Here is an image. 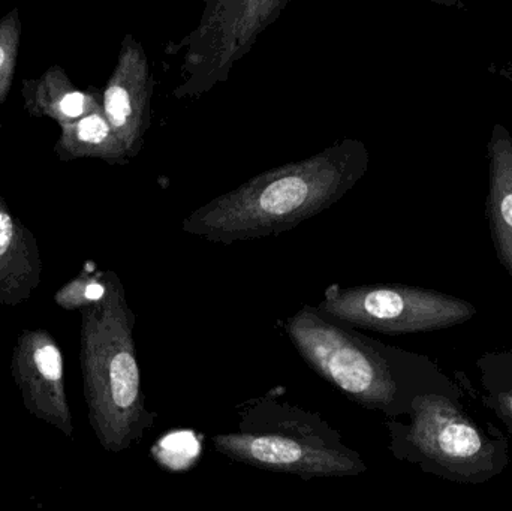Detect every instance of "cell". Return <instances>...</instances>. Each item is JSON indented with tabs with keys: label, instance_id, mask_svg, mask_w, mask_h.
<instances>
[{
	"label": "cell",
	"instance_id": "obj_1",
	"mask_svg": "<svg viewBox=\"0 0 512 511\" xmlns=\"http://www.w3.org/2000/svg\"><path fill=\"white\" fill-rule=\"evenodd\" d=\"M367 168L369 150L363 141H337L213 198L186 216L182 231L221 245L286 233L339 203Z\"/></svg>",
	"mask_w": 512,
	"mask_h": 511
},
{
	"label": "cell",
	"instance_id": "obj_2",
	"mask_svg": "<svg viewBox=\"0 0 512 511\" xmlns=\"http://www.w3.org/2000/svg\"><path fill=\"white\" fill-rule=\"evenodd\" d=\"M280 389L246 405L239 426L212 438L216 452L240 464L303 480L366 473L357 450L318 413L289 404Z\"/></svg>",
	"mask_w": 512,
	"mask_h": 511
},
{
	"label": "cell",
	"instance_id": "obj_3",
	"mask_svg": "<svg viewBox=\"0 0 512 511\" xmlns=\"http://www.w3.org/2000/svg\"><path fill=\"white\" fill-rule=\"evenodd\" d=\"M134 323V315L117 300L93 327L81 359L90 425L101 446L111 453L140 443L158 419L146 407L132 336Z\"/></svg>",
	"mask_w": 512,
	"mask_h": 511
},
{
	"label": "cell",
	"instance_id": "obj_4",
	"mask_svg": "<svg viewBox=\"0 0 512 511\" xmlns=\"http://www.w3.org/2000/svg\"><path fill=\"white\" fill-rule=\"evenodd\" d=\"M285 332L301 359L352 402L384 413L399 404L400 383L390 348L303 306L288 318Z\"/></svg>",
	"mask_w": 512,
	"mask_h": 511
},
{
	"label": "cell",
	"instance_id": "obj_5",
	"mask_svg": "<svg viewBox=\"0 0 512 511\" xmlns=\"http://www.w3.org/2000/svg\"><path fill=\"white\" fill-rule=\"evenodd\" d=\"M289 0L207 2L197 29L174 50H185L176 98H197L230 78L233 66L249 53L262 32L277 20Z\"/></svg>",
	"mask_w": 512,
	"mask_h": 511
},
{
	"label": "cell",
	"instance_id": "obj_6",
	"mask_svg": "<svg viewBox=\"0 0 512 511\" xmlns=\"http://www.w3.org/2000/svg\"><path fill=\"white\" fill-rule=\"evenodd\" d=\"M316 309L346 326L385 335L447 329L477 312L465 300L406 285H330Z\"/></svg>",
	"mask_w": 512,
	"mask_h": 511
},
{
	"label": "cell",
	"instance_id": "obj_7",
	"mask_svg": "<svg viewBox=\"0 0 512 511\" xmlns=\"http://www.w3.org/2000/svg\"><path fill=\"white\" fill-rule=\"evenodd\" d=\"M412 423L403 438L415 452L433 461L463 464L483 452L480 432L436 396H415Z\"/></svg>",
	"mask_w": 512,
	"mask_h": 511
},
{
	"label": "cell",
	"instance_id": "obj_8",
	"mask_svg": "<svg viewBox=\"0 0 512 511\" xmlns=\"http://www.w3.org/2000/svg\"><path fill=\"white\" fill-rule=\"evenodd\" d=\"M24 407L32 416L72 437L71 410L65 393L62 353L51 342L36 345L29 356L18 357L12 369Z\"/></svg>",
	"mask_w": 512,
	"mask_h": 511
},
{
	"label": "cell",
	"instance_id": "obj_9",
	"mask_svg": "<svg viewBox=\"0 0 512 511\" xmlns=\"http://www.w3.org/2000/svg\"><path fill=\"white\" fill-rule=\"evenodd\" d=\"M129 62V83L119 81L108 87L105 92V111L110 126L128 135L131 146L149 126L153 75L149 69V60L140 45L129 50Z\"/></svg>",
	"mask_w": 512,
	"mask_h": 511
},
{
	"label": "cell",
	"instance_id": "obj_10",
	"mask_svg": "<svg viewBox=\"0 0 512 511\" xmlns=\"http://www.w3.org/2000/svg\"><path fill=\"white\" fill-rule=\"evenodd\" d=\"M490 230L499 261L512 279V138L504 126L496 125L489 143Z\"/></svg>",
	"mask_w": 512,
	"mask_h": 511
},
{
	"label": "cell",
	"instance_id": "obj_11",
	"mask_svg": "<svg viewBox=\"0 0 512 511\" xmlns=\"http://www.w3.org/2000/svg\"><path fill=\"white\" fill-rule=\"evenodd\" d=\"M110 123L101 116H89L78 125V137L84 143L102 144L110 137Z\"/></svg>",
	"mask_w": 512,
	"mask_h": 511
},
{
	"label": "cell",
	"instance_id": "obj_12",
	"mask_svg": "<svg viewBox=\"0 0 512 511\" xmlns=\"http://www.w3.org/2000/svg\"><path fill=\"white\" fill-rule=\"evenodd\" d=\"M84 95L80 92L69 93L60 102V110L69 117H78L84 111Z\"/></svg>",
	"mask_w": 512,
	"mask_h": 511
},
{
	"label": "cell",
	"instance_id": "obj_13",
	"mask_svg": "<svg viewBox=\"0 0 512 511\" xmlns=\"http://www.w3.org/2000/svg\"><path fill=\"white\" fill-rule=\"evenodd\" d=\"M12 240V221L5 213H0V257L5 254Z\"/></svg>",
	"mask_w": 512,
	"mask_h": 511
},
{
	"label": "cell",
	"instance_id": "obj_14",
	"mask_svg": "<svg viewBox=\"0 0 512 511\" xmlns=\"http://www.w3.org/2000/svg\"><path fill=\"white\" fill-rule=\"evenodd\" d=\"M87 300H92V302H98L102 297L105 296V287H102L101 284H90L87 285L86 293H84Z\"/></svg>",
	"mask_w": 512,
	"mask_h": 511
},
{
	"label": "cell",
	"instance_id": "obj_15",
	"mask_svg": "<svg viewBox=\"0 0 512 511\" xmlns=\"http://www.w3.org/2000/svg\"><path fill=\"white\" fill-rule=\"evenodd\" d=\"M3 60H5V51H3V48L0 47V68H2Z\"/></svg>",
	"mask_w": 512,
	"mask_h": 511
},
{
	"label": "cell",
	"instance_id": "obj_16",
	"mask_svg": "<svg viewBox=\"0 0 512 511\" xmlns=\"http://www.w3.org/2000/svg\"><path fill=\"white\" fill-rule=\"evenodd\" d=\"M510 410H511V413H512V398L510 399Z\"/></svg>",
	"mask_w": 512,
	"mask_h": 511
}]
</instances>
